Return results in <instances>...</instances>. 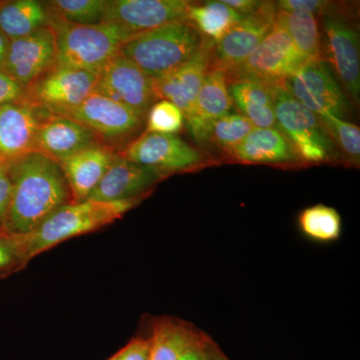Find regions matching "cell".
<instances>
[{
    "instance_id": "cell-15",
    "label": "cell",
    "mask_w": 360,
    "mask_h": 360,
    "mask_svg": "<svg viewBox=\"0 0 360 360\" xmlns=\"http://www.w3.org/2000/svg\"><path fill=\"white\" fill-rule=\"evenodd\" d=\"M214 45L205 39L200 51L186 63L165 77L153 79L158 101L165 99L175 104L184 113L186 120L193 115L201 84L212 68Z\"/></svg>"
},
{
    "instance_id": "cell-34",
    "label": "cell",
    "mask_w": 360,
    "mask_h": 360,
    "mask_svg": "<svg viewBox=\"0 0 360 360\" xmlns=\"http://www.w3.org/2000/svg\"><path fill=\"white\" fill-rule=\"evenodd\" d=\"M279 11H302L312 14V15L328 16L338 13L336 4L331 1H322V0H281L276 2Z\"/></svg>"
},
{
    "instance_id": "cell-9",
    "label": "cell",
    "mask_w": 360,
    "mask_h": 360,
    "mask_svg": "<svg viewBox=\"0 0 360 360\" xmlns=\"http://www.w3.org/2000/svg\"><path fill=\"white\" fill-rule=\"evenodd\" d=\"M127 160L158 170L165 176L193 172L207 165L198 149L174 134L144 132L122 151Z\"/></svg>"
},
{
    "instance_id": "cell-37",
    "label": "cell",
    "mask_w": 360,
    "mask_h": 360,
    "mask_svg": "<svg viewBox=\"0 0 360 360\" xmlns=\"http://www.w3.org/2000/svg\"><path fill=\"white\" fill-rule=\"evenodd\" d=\"M11 195V180L6 163L0 162V229H2Z\"/></svg>"
},
{
    "instance_id": "cell-5",
    "label": "cell",
    "mask_w": 360,
    "mask_h": 360,
    "mask_svg": "<svg viewBox=\"0 0 360 360\" xmlns=\"http://www.w3.org/2000/svg\"><path fill=\"white\" fill-rule=\"evenodd\" d=\"M276 127L291 142L303 163L328 162L336 158L335 146L319 117L303 106L283 84L274 89Z\"/></svg>"
},
{
    "instance_id": "cell-30",
    "label": "cell",
    "mask_w": 360,
    "mask_h": 360,
    "mask_svg": "<svg viewBox=\"0 0 360 360\" xmlns=\"http://www.w3.org/2000/svg\"><path fill=\"white\" fill-rule=\"evenodd\" d=\"M300 226L309 238L321 243H329L340 238L341 217L335 208L316 205L300 213Z\"/></svg>"
},
{
    "instance_id": "cell-42",
    "label": "cell",
    "mask_w": 360,
    "mask_h": 360,
    "mask_svg": "<svg viewBox=\"0 0 360 360\" xmlns=\"http://www.w3.org/2000/svg\"><path fill=\"white\" fill-rule=\"evenodd\" d=\"M108 360H115V359H113V356H111L110 359Z\"/></svg>"
},
{
    "instance_id": "cell-8",
    "label": "cell",
    "mask_w": 360,
    "mask_h": 360,
    "mask_svg": "<svg viewBox=\"0 0 360 360\" xmlns=\"http://www.w3.org/2000/svg\"><path fill=\"white\" fill-rule=\"evenodd\" d=\"M97 75L54 65L25 87L23 101L53 115L75 108L94 94Z\"/></svg>"
},
{
    "instance_id": "cell-3",
    "label": "cell",
    "mask_w": 360,
    "mask_h": 360,
    "mask_svg": "<svg viewBox=\"0 0 360 360\" xmlns=\"http://www.w3.org/2000/svg\"><path fill=\"white\" fill-rule=\"evenodd\" d=\"M49 14V25L56 34V65L96 75L134 35L115 23L78 25Z\"/></svg>"
},
{
    "instance_id": "cell-24",
    "label": "cell",
    "mask_w": 360,
    "mask_h": 360,
    "mask_svg": "<svg viewBox=\"0 0 360 360\" xmlns=\"http://www.w3.org/2000/svg\"><path fill=\"white\" fill-rule=\"evenodd\" d=\"M205 338L179 319L163 317L153 323L149 360H180Z\"/></svg>"
},
{
    "instance_id": "cell-39",
    "label": "cell",
    "mask_w": 360,
    "mask_h": 360,
    "mask_svg": "<svg viewBox=\"0 0 360 360\" xmlns=\"http://www.w3.org/2000/svg\"><path fill=\"white\" fill-rule=\"evenodd\" d=\"M222 2L243 16L255 13L262 4V1L257 0H222Z\"/></svg>"
},
{
    "instance_id": "cell-21",
    "label": "cell",
    "mask_w": 360,
    "mask_h": 360,
    "mask_svg": "<svg viewBox=\"0 0 360 360\" xmlns=\"http://www.w3.org/2000/svg\"><path fill=\"white\" fill-rule=\"evenodd\" d=\"M236 162L250 165H302L291 142L277 127L257 129L238 146L224 155Z\"/></svg>"
},
{
    "instance_id": "cell-18",
    "label": "cell",
    "mask_w": 360,
    "mask_h": 360,
    "mask_svg": "<svg viewBox=\"0 0 360 360\" xmlns=\"http://www.w3.org/2000/svg\"><path fill=\"white\" fill-rule=\"evenodd\" d=\"M324 30L336 72L355 101L360 92L359 37L356 28L342 13L326 16Z\"/></svg>"
},
{
    "instance_id": "cell-19",
    "label": "cell",
    "mask_w": 360,
    "mask_h": 360,
    "mask_svg": "<svg viewBox=\"0 0 360 360\" xmlns=\"http://www.w3.org/2000/svg\"><path fill=\"white\" fill-rule=\"evenodd\" d=\"M99 142L96 135L82 123L65 116L49 115L40 123L35 151L60 163Z\"/></svg>"
},
{
    "instance_id": "cell-1",
    "label": "cell",
    "mask_w": 360,
    "mask_h": 360,
    "mask_svg": "<svg viewBox=\"0 0 360 360\" xmlns=\"http://www.w3.org/2000/svg\"><path fill=\"white\" fill-rule=\"evenodd\" d=\"M11 195L2 231L26 236L61 206L73 202L63 168L49 156L32 151L6 163Z\"/></svg>"
},
{
    "instance_id": "cell-26",
    "label": "cell",
    "mask_w": 360,
    "mask_h": 360,
    "mask_svg": "<svg viewBox=\"0 0 360 360\" xmlns=\"http://www.w3.org/2000/svg\"><path fill=\"white\" fill-rule=\"evenodd\" d=\"M245 16L234 11L222 1H206L191 4L187 21L201 37L217 44Z\"/></svg>"
},
{
    "instance_id": "cell-14",
    "label": "cell",
    "mask_w": 360,
    "mask_h": 360,
    "mask_svg": "<svg viewBox=\"0 0 360 360\" xmlns=\"http://www.w3.org/2000/svg\"><path fill=\"white\" fill-rule=\"evenodd\" d=\"M56 63V34L47 25L28 37L9 41L1 70L26 87Z\"/></svg>"
},
{
    "instance_id": "cell-35",
    "label": "cell",
    "mask_w": 360,
    "mask_h": 360,
    "mask_svg": "<svg viewBox=\"0 0 360 360\" xmlns=\"http://www.w3.org/2000/svg\"><path fill=\"white\" fill-rule=\"evenodd\" d=\"M150 340L149 338H137L130 341L117 354L113 355L115 360H149Z\"/></svg>"
},
{
    "instance_id": "cell-4",
    "label": "cell",
    "mask_w": 360,
    "mask_h": 360,
    "mask_svg": "<svg viewBox=\"0 0 360 360\" xmlns=\"http://www.w3.org/2000/svg\"><path fill=\"white\" fill-rule=\"evenodd\" d=\"M203 42L188 21H177L134 35L123 44L120 54L158 79L193 58Z\"/></svg>"
},
{
    "instance_id": "cell-36",
    "label": "cell",
    "mask_w": 360,
    "mask_h": 360,
    "mask_svg": "<svg viewBox=\"0 0 360 360\" xmlns=\"http://www.w3.org/2000/svg\"><path fill=\"white\" fill-rule=\"evenodd\" d=\"M25 87L0 70V105L23 99Z\"/></svg>"
},
{
    "instance_id": "cell-32",
    "label": "cell",
    "mask_w": 360,
    "mask_h": 360,
    "mask_svg": "<svg viewBox=\"0 0 360 360\" xmlns=\"http://www.w3.org/2000/svg\"><path fill=\"white\" fill-rule=\"evenodd\" d=\"M184 113L175 104L160 99L148 111L144 132L176 135L184 129Z\"/></svg>"
},
{
    "instance_id": "cell-40",
    "label": "cell",
    "mask_w": 360,
    "mask_h": 360,
    "mask_svg": "<svg viewBox=\"0 0 360 360\" xmlns=\"http://www.w3.org/2000/svg\"><path fill=\"white\" fill-rule=\"evenodd\" d=\"M9 40L0 32V70L4 68L6 61L7 49H8Z\"/></svg>"
},
{
    "instance_id": "cell-2",
    "label": "cell",
    "mask_w": 360,
    "mask_h": 360,
    "mask_svg": "<svg viewBox=\"0 0 360 360\" xmlns=\"http://www.w3.org/2000/svg\"><path fill=\"white\" fill-rule=\"evenodd\" d=\"M148 196L120 201L86 200L61 206L22 238L28 262L59 243L113 224Z\"/></svg>"
},
{
    "instance_id": "cell-7",
    "label": "cell",
    "mask_w": 360,
    "mask_h": 360,
    "mask_svg": "<svg viewBox=\"0 0 360 360\" xmlns=\"http://www.w3.org/2000/svg\"><path fill=\"white\" fill-rule=\"evenodd\" d=\"M307 63L309 61L297 51L290 34L276 21L259 46L240 65L224 73L227 82L250 78L279 84Z\"/></svg>"
},
{
    "instance_id": "cell-29",
    "label": "cell",
    "mask_w": 360,
    "mask_h": 360,
    "mask_svg": "<svg viewBox=\"0 0 360 360\" xmlns=\"http://www.w3.org/2000/svg\"><path fill=\"white\" fill-rule=\"evenodd\" d=\"M49 13L59 20L78 25L104 22L108 0H53L45 2Z\"/></svg>"
},
{
    "instance_id": "cell-31",
    "label": "cell",
    "mask_w": 360,
    "mask_h": 360,
    "mask_svg": "<svg viewBox=\"0 0 360 360\" xmlns=\"http://www.w3.org/2000/svg\"><path fill=\"white\" fill-rule=\"evenodd\" d=\"M326 134L335 146L342 150L347 158L359 163L360 155V129L356 125L331 115L317 116Z\"/></svg>"
},
{
    "instance_id": "cell-27",
    "label": "cell",
    "mask_w": 360,
    "mask_h": 360,
    "mask_svg": "<svg viewBox=\"0 0 360 360\" xmlns=\"http://www.w3.org/2000/svg\"><path fill=\"white\" fill-rule=\"evenodd\" d=\"M276 21L288 32L296 49L307 61L323 60L321 35L314 15L278 9Z\"/></svg>"
},
{
    "instance_id": "cell-25",
    "label": "cell",
    "mask_w": 360,
    "mask_h": 360,
    "mask_svg": "<svg viewBox=\"0 0 360 360\" xmlns=\"http://www.w3.org/2000/svg\"><path fill=\"white\" fill-rule=\"evenodd\" d=\"M45 2L37 0L0 1V32L9 41L23 39L49 25Z\"/></svg>"
},
{
    "instance_id": "cell-23",
    "label": "cell",
    "mask_w": 360,
    "mask_h": 360,
    "mask_svg": "<svg viewBox=\"0 0 360 360\" xmlns=\"http://www.w3.org/2000/svg\"><path fill=\"white\" fill-rule=\"evenodd\" d=\"M232 105L226 75L224 71L210 70L198 91L193 115L186 120L194 139L206 124L229 115Z\"/></svg>"
},
{
    "instance_id": "cell-11",
    "label": "cell",
    "mask_w": 360,
    "mask_h": 360,
    "mask_svg": "<svg viewBox=\"0 0 360 360\" xmlns=\"http://www.w3.org/2000/svg\"><path fill=\"white\" fill-rule=\"evenodd\" d=\"M277 13L276 2L262 1L257 11L245 16L214 45L210 70L227 72L240 65L271 32Z\"/></svg>"
},
{
    "instance_id": "cell-12",
    "label": "cell",
    "mask_w": 360,
    "mask_h": 360,
    "mask_svg": "<svg viewBox=\"0 0 360 360\" xmlns=\"http://www.w3.org/2000/svg\"><path fill=\"white\" fill-rule=\"evenodd\" d=\"M285 89L315 115H331L342 118L347 99L323 60L305 63L283 82Z\"/></svg>"
},
{
    "instance_id": "cell-38",
    "label": "cell",
    "mask_w": 360,
    "mask_h": 360,
    "mask_svg": "<svg viewBox=\"0 0 360 360\" xmlns=\"http://www.w3.org/2000/svg\"><path fill=\"white\" fill-rule=\"evenodd\" d=\"M212 343L205 338L180 360H213Z\"/></svg>"
},
{
    "instance_id": "cell-6",
    "label": "cell",
    "mask_w": 360,
    "mask_h": 360,
    "mask_svg": "<svg viewBox=\"0 0 360 360\" xmlns=\"http://www.w3.org/2000/svg\"><path fill=\"white\" fill-rule=\"evenodd\" d=\"M82 123L101 143L122 153L146 129V120L110 98L91 94L75 108L61 113Z\"/></svg>"
},
{
    "instance_id": "cell-28",
    "label": "cell",
    "mask_w": 360,
    "mask_h": 360,
    "mask_svg": "<svg viewBox=\"0 0 360 360\" xmlns=\"http://www.w3.org/2000/svg\"><path fill=\"white\" fill-rule=\"evenodd\" d=\"M253 129L252 123L240 113H229L206 124L196 141L219 149L224 155L238 146Z\"/></svg>"
},
{
    "instance_id": "cell-10",
    "label": "cell",
    "mask_w": 360,
    "mask_h": 360,
    "mask_svg": "<svg viewBox=\"0 0 360 360\" xmlns=\"http://www.w3.org/2000/svg\"><path fill=\"white\" fill-rule=\"evenodd\" d=\"M94 94L124 106L144 120L158 101L153 78L120 54L98 73Z\"/></svg>"
},
{
    "instance_id": "cell-41",
    "label": "cell",
    "mask_w": 360,
    "mask_h": 360,
    "mask_svg": "<svg viewBox=\"0 0 360 360\" xmlns=\"http://www.w3.org/2000/svg\"><path fill=\"white\" fill-rule=\"evenodd\" d=\"M213 360H229L226 357L224 356L219 350H217V348H214L213 350Z\"/></svg>"
},
{
    "instance_id": "cell-33",
    "label": "cell",
    "mask_w": 360,
    "mask_h": 360,
    "mask_svg": "<svg viewBox=\"0 0 360 360\" xmlns=\"http://www.w3.org/2000/svg\"><path fill=\"white\" fill-rule=\"evenodd\" d=\"M27 264L22 238L0 229V278L13 276Z\"/></svg>"
},
{
    "instance_id": "cell-16",
    "label": "cell",
    "mask_w": 360,
    "mask_h": 360,
    "mask_svg": "<svg viewBox=\"0 0 360 360\" xmlns=\"http://www.w3.org/2000/svg\"><path fill=\"white\" fill-rule=\"evenodd\" d=\"M49 115L23 99L0 105V162L35 151L40 123Z\"/></svg>"
},
{
    "instance_id": "cell-13",
    "label": "cell",
    "mask_w": 360,
    "mask_h": 360,
    "mask_svg": "<svg viewBox=\"0 0 360 360\" xmlns=\"http://www.w3.org/2000/svg\"><path fill=\"white\" fill-rule=\"evenodd\" d=\"M191 6L187 0H108L104 22L139 34L168 23L187 21Z\"/></svg>"
},
{
    "instance_id": "cell-17",
    "label": "cell",
    "mask_w": 360,
    "mask_h": 360,
    "mask_svg": "<svg viewBox=\"0 0 360 360\" xmlns=\"http://www.w3.org/2000/svg\"><path fill=\"white\" fill-rule=\"evenodd\" d=\"M153 168L142 167L120 155L108 168L89 200L120 201L148 196L158 182L167 179Z\"/></svg>"
},
{
    "instance_id": "cell-20",
    "label": "cell",
    "mask_w": 360,
    "mask_h": 360,
    "mask_svg": "<svg viewBox=\"0 0 360 360\" xmlns=\"http://www.w3.org/2000/svg\"><path fill=\"white\" fill-rule=\"evenodd\" d=\"M120 155L115 149L99 142L59 163L70 186L73 202L89 200Z\"/></svg>"
},
{
    "instance_id": "cell-22",
    "label": "cell",
    "mask_w": 360,
    "mask_h": 360,
    "mask_svg": "<svg viewBox=\"0 0 360 360\" xmlns=\"http://www.w3.org/2000/svg\"><path fill=\"white\" fill-rule=\"evenodd\" d=\"M229 82L232 103L257 129L276 127L274 113L276 85L262 80L241 78Z\"/></svg>"
}]
</instances>
